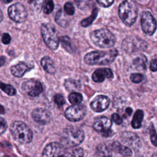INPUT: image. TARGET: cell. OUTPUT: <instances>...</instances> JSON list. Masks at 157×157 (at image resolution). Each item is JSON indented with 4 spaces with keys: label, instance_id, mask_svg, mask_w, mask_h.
<instances>
[{
    "label": "cell",
    "instance_id": "9c48e42d",
    "mask_svg": "<svg viewBox=\"0 0 157 157\" xmlns=\"http://www.w3.org/2000/svg\"><path fill=\"white\" fill-rule=\"evenodd\" d=\"M42 156H71V155L61 143L51 142L44 149Z\"/></svg>",
    "mask_w": 157,
    "mask_h": 157
},
{
    "label": "cell",
    "instance_id": "bcb514c9",
    "mask_svg": "<svg viewBox=\"0 0 157 157\" xmlns=\"http://www.w3.org/2000/svg\"><path fill=\"white\" fill-rule=\"evenodd\" d=\"M2 20H3V13L1 9H0V23L2 21Z\"/></svg>",
    "mask_w": 157,
    "mask_h": 157
},
{
    "label": "cell",
    "instance_id": "277c9868",
    "mask_svg": "<svg viewBox=\"0 0 157 157\" xmlns=\"http://www.w3.org/2000/svg\"><path fill=\"white\" fill-rule=\"evenodd\" d=\"M90 39L96 46L103 48L112 47L116 42L114 35L105 28L96 29L91 32Z\"/></svg>",
    "mask_w": 157,
    "mask_h": 157
},
{
    "label": "cell",
    "instance_id": "ab89813d",
    "mask_svg": "<svg viewBox=\"0 0 157 157\" xmlns=\"http://www.w3.org/2000/svg\"><path fill=\"white\" fill-rule=\"evenodd\" d=\"M83 155L84 151L82 148H77L74 149L71 153V156H83Z\"/></svg>",
    "mask_w": 157,
    "mask_h": 157
},
{
    "label": "cell",
    "instance_id": "7dc6e473",
    "mask_svg": "<svg viewBox=\"0 0 157 157\" xmlns=\"http://www.w3.org/2000/svg\"><path fill=\"white\" fill-rule=\"evenodd\" d=\"M3 1V2H4V3H6V4H7V3H9V2H10L12 0H2Z\"/></svg>",
    "mask_w": 157,
    "mask_h": 157
},
{
    "label": "cell",
    "instance_id": "7c38bea8",
    "mask_svg": "<svg viewBox=\"0 0 157 157\" xmlns=\"http://www.w3.org/2000/svg\"><path fill=\"white\" fill-rule=\"evenodd\" d=\"M112 126V121L107 117H100L96 118L93 124V129L97 132L102 133L105 137L110 136L112 134L110 128Z\"/></svg>",
    "mask_w": 157,
    "mask_h": 157
},
{
    "label": "cell",
    "instance_id": "d6986e66",
    "mask_svg": "<svg viewBox=\"0 0 157 157\" xmlns=\"http://www.w3.org/2000/svg\"><path fill=\"white\" fill-rule=\"evenodd\" d=\"M110 147L111 150L118 153L120 155L122 156H129L132 155V151L129 148L124 145H123L118 142H117V141L113 142L110 145Z\"/></svg>",
    "mask_w": 157,
    "mask_h": 157
},
{
    "label": "cell",
    "instance_id": "cb8c5ba5",
    "mask_svg": "<svg viewBox=\"0 0 157 157\" xmlns=\"http://www.w3.org/2000/svg\"><path fill=\"white\" fill-rule=\"evenodd\" d=\"M59 42L61 44L62 47L68 52L72 53L74 52V49L72 46L70 38L67 36H63L59 37Z\"/></svg>",
    "mask_w": 157,
    "mask_h": 157
},
{
    "label": "cell",
    "instance_id": "44dd1931",
    "mask_svg": "<svg viewBox=\"0 0 157 157\" xmlns=\"http://www.w3.org/2000/svg\"><path fill=\"white\" fill-rule=\"evenodd\" d=\"M133 67L139 71H145L147 67V58L144 55H140L137 56L132 61Z\"/></svg>",
    "mask_w": 157,
    "mask_h": 157
},
{
    "label": "cell",
    "instance_id": "74e56055",
    "mask_svg": "<svg viewBox=\"0 0 157 157\" xmlns=\"http://www.w3.org/2000/svg\"><path fill=\"white\" fill-rule=\"evenodd\" d=\"M7 124L6 121L1 117H0V134H3L7 129Z\"/></svg>",
    "mask_w": 157,
    "mask_h": 157
},
{
    "label": "cell",
    "instance_id": "83f0119b",
    "mask_svg": "<svg viewBox=\"0 0 157 157\" xmlns=\"http://www.w3.org/2000/svg\"><path fill=\"white\" fill-rule=\"evenodd\" d=\"M111 148L110 146L105 144H101L97 147V153L99 156H112V154L110 153Z\"/></svg>",
    "mask_w": 157,
    "mask_h": 157
},
{
    "label": "cell",
    "instance_id": "8fae6325",
    "mask_svg": "<svg viewBox=\"0 0 157 157\" xmlns=\"http://www.w3.org/2000/svg\"><path fill=\"white\" fill-rule=\"evenodd\" d=\"M141 27L142 31L149 36L154 34L156 28V20L150 12L145 11L142 12L140 18Z\"/></svg>",
    "mask_w": 157,
    "mask_h": 157
},
{
    "label": "cell",
    "instance_id": "5bb4252c",
    "mask_svg": "<svg viewBox=\"0 0 157 157\" xmlns=\"http://www.w3.org/2000/svg\"><path fill=\"white\" fill-rule=\"evenodd\" d=\"M110 104V99L105 95H99L91 101L90 107L96 112H101L106 110Z\"/></svg>",
    "mask_w": 157,
    "mask_h": 157
},
{
    "label": "cell",
    "instance_id": "d590c367",
    "mask_svg": "<svg viewBox=\"0 0 157 157\" xmlns=\"http://www.w3.org/2000/svg\"><path fill=\"white\" fill-rule=\"evenodd\" d=\"M150 139H151V141L152 142V144L154 145V146L156 147L157 144H156V131L154 129L153 124H152V127H150Z\"/></svg>",
    "mask_w": 157,
    "mask_h": 157
},
{
    "label": "cell",
    "instance_id": "f1b7e54d",
    "mask_svg": "<svg viewBox=\"0 0 157 157\" xmlns=\"http://www.w3.org/2000/svg\"><path fill=\"white\" fill-rule=\"evenodd\" d=\"M0 88L9 96H13L16 94V90L11 85L6 84L0 81Z\"/></svg>",
    "mask_w": 157,
    "mask_h": 157
},
{
    "label": "cell",
    "instance_id": "d6a6232c",
    "mask_svg": "<svg viewBox=\"0 0 157 157\" xmlns=\"http://www.w3.org/2000/svg\"><path fill=\"white\" fill-rule=\"evenodd\" d=\"M64 12L69 15H72L74 14L75 9L72 3L67 2L64 6Z\"/></svg>",
    "mask_w": 157,
    "mask_h": 157
},
{
    "label": "cell",
    "instance_id": "f6af8a7d",
    "mask_svg": "<svg viewBox=\"0 0 157 157\" xmlns=\"http://www.w3.org/2000/svg\"><path fill=\"white\" fill-rule=\"evenodd\" d=\"M5 112V110L3 107V106H2L1 105H0V113L2 114V113H4Z\"/></svg>",
    "mask_w": 157,
    "mask_h": 157
},
{
    "label": "cell",
    "instance_id": "4dcf8cb0",
    "mask_svg": "<svg viewBox=\"0 0 157 157\" xmlns=\"http://www.w3.org/2000/svg\"><path fill=\"white\" fill-rule=\"evenodd\" d=\"M77 6L81 10H86L90 7L93 0H74Z\"/></svg>",
    "mask_w": 157,
    "mask_h": 157
},
{
    "label": "cell",
    "instance_id": "e575fe53",
    "mask_svg": "<svg viewBox=\"0 0 157 157\" xmlns=\"http://www.w3.org/2000/svg\"><path fill=\"white\" fill-rule=\"evenodd\" d=\"M53 100L55 101V102L58 105V106H61L63 105L66 101L64 99V98L63 97V96H62L60 94H56L53 97Z\"/></svg>",
    "mask_w": 157,
    "mask_h": 157
},
{
    "label": "cell",
    "instance_id": "ac0fdd59",
    "mask_svg": "<svg viewBox=\"0 0 157 157\" xmlns=\"http://www.w3.org/2000/svg\"><path fill=\"white\" fill-rule=\"evenodd\" d=\"M31 69V67L23 62H20L18 64L11 67L10 71L13 75L17 77H22L25 73Z\"/></svg>",
    "mask_w": 157,
    "mask_h": 157
},
{
    "label": "cell",
    "instance_id": "2e32d148",
    "mask_svg": "<svg viewBox=\"0 0 157 157\" xmlns=\"http://www.w3.org/2000/svg\"><path fill=\"white\" fill-rule=\"evenodd\" d=\"M122 141L134 148H139L141 146V143L138 136L131 132H124L121 134Z\"/></svg>",
    "mask_w": 157,
    "mask_h": 157
},
{
    "label": "cell",
    "instance_id": "7402d4cb",
    "mask_svg": "<svg viewBox=\"0 0 157 157\" xmlns=\"http://www.w3.org/2000/svg\"><path fill=\"white\" fill-rule=\"evenodd\" d=\"M144 118V112L142 110H137L134 114L131 121V126L134 129H139L142 126V122Z\"/></svg>",
    "mask_w": 157,
    "mask_h": 157
},
{
    "label": "cell",
    "instance_id": "6da1fadb",
    "mask_svg": "<svg viewBox=\"0 0 157 157\" xmlns=\"http://www.w3.org/2000/svg\"><path fill=\"white\" fill-rule=\"evenodd\" d=\"M117 49H111L107 51L91 52L84 57V61L89 65H107L112 63L118 56Z\"/></svg>",
    "mask_w": 157,
    "mask_h": 157
},
{
    "label": "cell",
    "instance_id": "d4e9b609",
    "mask_svg": "<svg viewBox=\"0 0 157 157\" xmlns=\"http://www.w3.org/2000/svg\"><path fill=\"white\" fill-rule=\"evenodd\" d=\"M98 13V9L96 7H94L93 9L91 15L89 17H88V18H86L85 19H83L81 21V25L83 27H87V26H90L93 23V21L95 20L96 17H97Z\"/></svg>",
    "mask_w": 157,
    "mask_h": 157
},
{
    "label": "cell",
    "instance_id": "ba28073f",
    "mask_svg": "<svg viewBox=\"0 0 157 157\" xmlns=\"http://www.w3.org/2000/svg\"><path fill=\"white\" fill-rule=\"evenodd\" d=\"M86 111V107L85 105L80 104H74L66 109L64 115L71 121H78L85 117Z\"/></svg>",
    "mask_w": 157,
    "mask_h": 157
},
{
    "label": "cell",
    "instance_id": "e0dca14e",
    "mask_svg": "<svg viewBox=\"0 0 157 157\" xmlns=\"http://www.w3.org/2000/svg\"><path fill=\"white\" fill-rule=\"evenodd\" d=\"M113 73L109 68H99L94 71L92 75V79L95 82H102L105 78H112Z\"/></svg>",
    "mask_w": 157,
    "mask_h": 157
},
{
    "label": "cell",
    "instance_id": "52a82bcc",
    "mask_svg": "<svg viewBox=\"0 0 157 157\" xmlns=\"http://www.w3.org/2000/svg\"><path fill=\"white\" fill-rule=\"evenodd\" d=\"M147 47V44L145 40L135 36L126 37L123 41L121 45L122 48L129 53L140 50H145Z\"/></svg>",
    "mask_w": 157,
    "mask_h": 157
},
{
    "label": "cell",
    "instance_id": "ffe728a7",
    "mask_svg": "<svg viewBox=\"0 0 157 157\" xmlns=\"http://www.w3.org/2000/svg\"><path fill=\"white\" fill-rule=\"evenodd\" d=\"M41 66L45 72L48 74H53L56 72V66L53 59L48 56H45L43 57L40 61Z\"/></svg>",
    "mask_w": 157,
    "mask_h": 157
},
{
    "label": "cell",
    "instance_id": "3957f363",
    "mask_svg": "<svg viewBox=\"0 0 157 157\" xmlns=\"http://www.w3.org/2000/svg\"><path fill=\"white\" fill-rule=\"evenodd\" d=\"M83 131L77 126H69L65 128L61 135V144L66 147H74L80 145L84 140Z\"/></svg>",
    "mask_w": 157,
    "mask_h": 157
},
{
    "label": "cell",
    "instance_id": "60d3db41",
    "mask_svg": "<svg viewBox=\"0 0 157 157\" xmlns=\"http://www.w3.org/2000/svg\"><path fill=\"white\" fill-rule=\"evenodd\" d=\"M11 41V37L8 33H4L2 35V42L4 44H8Z\"/></svg>",
    "mask_w": 157,
    "mask_h": 157
},
{
    "label": "cell",
    "instance_id": "484cf974",
    "mask_svg": "<svg viewBox=\"0 0 157 157\" xmlns=\"http://www.w3.org/2000/svg\"><path fill=\"white\" fill-rule=\"evenodd\" d=\"M55 21L59 26L63 28H66L67 25V19L61 9L59 10L56 13Z\"/></svg>",
    "mask_w": 157,
    "mask_h": 157
},
{
    "label": "cell",
    "instance_id": "5b68a950",
    "mask_svg": "<svg viewBox=\"0 0 157 157\" xmlns=\"http://www.w3.org/2000/svg\"><path fill=\"white\" fill-rule=\"evenodd\" d=\"M10 132L14 139L20 144H29L33 139L31 129L22 121H14L11 124Z\"/></svg>",
    "mask_w": 157,
    "mask_h": 157
},
{
    "label": "cell",
    "instance_id": "7bdbcfd3",
    "mask_svg": "<svg viewBox=\"0 0 157 157\" xmlns=\"http://www.w3.org/2000/svg\"><path fill=\"white\" fill-rule=\"evenodd\" d=\"M125 112L128 116H130L132 113V109L130 107H127L125 110Z\"/></svg>",
    "mask_w": 157,
    "mask_h": 157
},
{
    "label": "cell",
    "instance_id": "8d00e7d4",
    "mask_svg": "<svg viewBox=\"0 0 157 157\" xmlns=\"http://www.w3.org/2000/svg\"><path fill=\"white\" fill-rule=\"evenodd\" d=\"M112 120L117 124H121L123 123L122 117L117 113H114L112 115Z\"/></svg>",
    "mask_w": 157,
    "mask_h": 157
},
{
    "label": "cell",
    "instance_id": "b9f144b4",
    "mask_svg": "<svg viewBox=\"0 0 157 157\" xmlns=\"http://www.w3.org/2000/svg\"><path fill=\"white\" fill-rule=\"evenodd\" d=\"M150 69L153 72L156 71V58L152 59L151 60L150 64Z\"/></svg>",
    "mask_w": 157,
    "mask_h": 157
},
{
    "label": "cell",
    "instance_id": "f35d334b",
    "mask_svg": "<svg viewBox=\"0 0 157 157\" xmlns=\"http://www.w3.org/2000/svg\"><path fill=\"white\" fill-rule=\"evenodd\" d=\"M96 1L101 6L104 7H108L113 4L114 0H96Z\"/></svg>",
    "mask_w": 157,
    "mask_h": 157
},
{
    "label": "cell",
    "instance_id": "603a6c76",
    "mask_svg": "<svg viewBox=\"0 0 157 157\" xmlns=\"http://www.w3.org/2000/svg\"><path fill=\"white\" fill-rule=\"evenodd\" d=\"M64 85L67 90L68 91H74L80 89V83L78 80L68 78L64 81Z\"/></svg>",
    "mask_w": 157,
    "mask_h": 157
},
{
    "label": "cell",
    "instance_id": "f546056e",
    "mask_svg": "<svg viewBox=\"0 0 157 157\" xmlns=\"http://www.w3.org/2000/svg\"><path fill=\"white\" fill-rule=\"evenodd\" d=\"M31 7L37 12H40L46 0H28Z\"/></svg>",
    "mask_w": 157,
    "mask_h": 157
},
{
    "label": "cell",
    "instance_id": "7a4b0ae2",
    "mask_svg": "<svg viewBox=\"0 0 157 157\" xmlns=\"http://www.w3.org/2000/svg\"><path fill=\"white\" fill-rule=\"evenodd\" d=\"M138 8L132 0H124L118 7V14L120 19L124 25L132 26L137 17Z\"/></svg>",
    "mask_w": 157,
    "mask_h": 157
},
{
    "label": "cell",
    "instance_id": "1f68e13d",
    "mask_svg": "<svg viewBox=\"0 0 157 157\" xmlns=\"http://www.w3.org/2000/svg\"><path fill=\"white\" fill-rule=\"evenodd\" d=\"M44 12L46 14H49L51 12H52L53 8H54V4L52 0H47L45 1L44 6Z\"/></svg>",
    "mask_w": 157,
    "mask_h": 157
},
{
    "label": "cell",
    "instance_id": "30bf717a",
    "mask_svg": "<svg viewBox=\"0 0 157 157\" xmlns=\"http://www.w3.org/2000/svg\"><path fill=\"white\" fill-rule=\"evenodd\" d=\"M9 17L17 23L24 22L28 16L25 7L20 3H15L10 6L8 9Z\"/></svg>",
    "mask_w": 157,
    "mask_h": 157
},
{
    "label": "cell",
    "instance_id": "4316f807",
    "mask_svg": "<svg viewBox=\"0 0 157 157\" xmlns=\"http://www.w3.org/2000/svg\"><path fill=\"white\" fill-rule=\"evenodd\" d=\"M68 99L72 105L78 104L82 102L83 100V96L81 93L77 92H72L69 94Z\"/></svg>",
    "mask_w": 157,
    "mask_h": 157
},
{
    "label": "cell",
    "instance_id": "836d02e7",
    "mask_svg": "<svg viewBox=\"0 0 157 157\" xmlns=\"http://www.w3.org/2000/svg\"><path fill=\"white\" fill-rule=\"evenodd\" d=\"M144 75L141 74L134 73L130 75V80L132 82L134 83H139L141 82L143 80Z\"/></svg>",
    "mask_w": 157,
    "mask_h": 157
},
{
    "label": "cell",
    "instance_id": "9a60e30c",
    "mask_svg": "<svg viewBox=\"0 0 157 157\" xmlns=\"http://www.w3.org/2000/svg\"><path fill=\"white\" fill-rule=\"evenodd\" d=\"M33 119L37 123L45 124L48 123L52 118L51 113L47 109L37 108L33 110L31 113Z\"/></svg>",
    "mask_w": 157,
    "mask_h": 157
},
{
    "label": "cell",
    "instance_id": "4fadbf2b",
    "mask_svg": "<svg viewBox=\"0 0 157 157\" xmlns=\"http://www.w3.org/2000/svg\"><path fill=\"white\" fill-rule=\"evenodd\" d=\"M21 88L23 91L31 97L39 96L43 91L42 83L39 81L33 79L24 82L21 86Z\"/></svg>",
    "mask_w": 157,
    "mask_h": 157
},
{
    "label": "cell",
    "instance_id": "ee69618b",
    "mask_svg": "<svg viewBox=\"0 0 157 157\" xmlns=\"http://www.w3.org/2000/svg\"><path fill=\"white\" fill-rule=\"evenodd\" d=\"M5 61H6L5 57L2 56H0V66H3L4 64V63H5Z\"/></svg>",
    "mask_w": 157,
    "mask_h": 157
},
{
    "label": "cell",
    "instance_id": "8992f818",
    "mask_svg": "<svg viewBox=\"0 0 157 157\" xmlns=\"http://www.w3.org/2000/svg\"><path fill=\"white\" fill-rule=\"evenodd\" d=\"M40 30L42 37L46 45L51 50H56L59 42L55 26L52 23H44L41 26Z\"/></svg>",
    "mask_w": 157,
    "mask_h": 157
}]
</instances>
